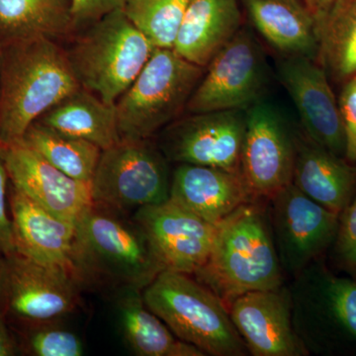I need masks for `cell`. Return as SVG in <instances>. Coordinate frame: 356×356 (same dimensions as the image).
Instances as JSON below:
<instances>
[{"mask_svg":"<svg viewBox=\"0 0 356 356\" xmlns=\"http://www.w3.org/2000/svg\"><path fill=\"white\" fill-rule=\"evenodd\" d=\"M81 88L67 51L48 37L9 42L0 65V147L20 142L42 115Z\"/></svg>","mask_w":356,"mask_h":356,"instance_id":"obj_1","label":"cell"},{"mask_svg":"<svg viewBox=\"0 0 356 356\" xmlns=\"http://www.w3.org/2000/svg\"><path fill=\"white\" fill-rule=\"evenodd\" d=\"M165 270L134 217L92 203L76 222L72 271L81 285L143 291Z\"/></svg>","mask_w":356,"mask_h":356,"instance_id":"obj_2","label":"cell"},{"mask_svg":"<svg viewBox=\"0 0 356 356\" xmlns=\"http://www.w3.org/2000/svg\"><path fill=\"white\" fill-rule=\"evenodd\" d=\"M283 273L268 212L254 200L217 224L209 257L193 276L229 307L245 293L282 286Z\"/></svg>","mask_w":356,"mask_h":356,"instance_id":"obj_3","label":"cell"},{"mask_svg":"<svg viewBox=\"0 0 356 356\" xmlns=\"http://www.w3.org/2000/svg\"><path fill=\"white\" fill-rule=\"evenodd\" d=\"M149 309L181 341L211 356H245L228 307L189 274L165 270L143 290Z\"/></svg>","mask_w":356,"mask_h":356,"instance_id":"obj_4","label":"cell"},{"mask_svg":"<svg viewBox=\"0 0 356 356\" xmlns=\"http://www.w3.org/2000/svg\"><path fill=\"white\" fill-rule=\"evenodd\" d=\"M154 49L118 9L90 24L67 56L81 88L115 105L139 76Z\"/></svg>","mask_w":356,"mask_h":356,"instance_id":"obj_5","label":"cell"},{"mask_svg":"<svg viewBox=\"0 0 356 356\" xmlns=\"http://www.w3.org/2000/svg\"><path fill=\"white\" fill-rule=\"evenodd\" d=\"M203 72L204 67L173 49H154L139 76L115 103L121 140H149L177 120Z\"/></svg>","mask_w":356,"mask_h":356,"instance_id":"obj_6","label":"cell"},{"mask_svg":"<svg viewBox=\"0 0 356 356\" xmlns=\"http://www.w3.org/2000/svg\"><path fill=\"white\" fill-rule=\"evenodd\" d=\"M292 324L309 353L356 346V280L312 262L294 276Z\"/></svg>","mask_w":356,"mask_h":356,"instance_id":"obj_7","label":"cell"},{"mask_svg":"<svg viewBox=\"0 0 356 356\" xmlns=\"http://www.w3.org/2000/svg\"><path fill=\"white\" fill-rule=\"evenodd\" d=\"M168 159L147 140H123L100 154L90 181L95 205L134 212L170 199Z\"/></svg>","mask_w":356,"mask_h":356,"instance_id":"obj_8","label":"cell"},{"mask_svg":"<svg viewBox=\"0 0 356 356\" xmlns=\"http://www.w3.org/2000/svg\"><path fill=\"white\" fill-rule=\"evenodd\" d=\"M81 286L67 267L15 252L4 257L0 273V312L11 327L58 321L79 305Z\"/></svg>","mask_w":356,"mask_h":356,"instance_id":"obj_9","label":"cell"},{"mask_svg":"<svg viewBox=\"0 0 356 356\" xmlns=\"http://www.w3.org/2000/svg\"><path fill=\"white\" fill-rule=\"evenodd\" d=\"M187 102L191 113L247 110L261 100L266 84L264 55L254 36L241 29L207 65Z\"/></svg>","mask_w":356,"mask_h":356,"instance_id":"obj_10","label":"cell"},{"mask_svg":"<svg viewBox=\"0 0 356 356\" xmlns=\"http://www.w3.org/2000/svg\"><path fill=\"white\" fill-rule=\"evenodd\" d=\"M268 199L281 267L283 273L297 275L334 243L341 215L308 197L292 182Z\"/></svg>","mask_w":356,"mask_h":356,"instance_id":"obj_11","label":"cell"},{"mask_svg":"<svg viewBox=\"0 0 356 356\" xmlns=\"http://www.w3.org/2000/svg\"><path fill=\"white\" fill-rule=\"evenodd\" d=\"M163 129L159 147L168 161L241 173L245 110L191 113Z\"/></svg>","mask_w":356,"mask_h":356,"instance_id":"obj_12","label":"cell"},{"mask_svg":"<svg viewBox=\"0 0 356 356\" xmlns=\"http://www.w3.org/2000/svg\"><path fill=\"white\" fill-rule=\"evenodd\" d=\"M295 156L296 136L271 105L259 100L245 110L241 175L254 198L291 184Z\"/></svg>","mask_w":356,"mask_h":356,"instance_id":"obj_13","label":"cell"},{"mask_svg":"<svg viewBox=\"0 0 356 356\" xmlns=\"http://www.w3.org/2000/svg\"><path fill=\"white\" fill-rule=\"evenodd\" d=\"M281 83L295 103L306 137L346 159V135L339 102L325 70L315 60L284 57L278 65Z\"/></svg>","mask_w":356,"mask_h":356,"instance_id":"obj_14","label":"cell"},{"mask_svg":"<svg viewBox=\"0 0 356 356\" xmlns=\"http://www.w3.org/2000/svg\"><path fill=\"white\" fill-rule=\"evenodd\" d=\"M153 243L166 270L193 275L207 261L217 225L205 221L168 199L133 215Z\"/></svg>","mask_w":356,"mask_h":356,"instance_id":"obj_15","label":"cell"},{"mask_svg":"<svg viewBox=\"0 0 356 356\" xmlns=\"http://www.w3.org/2000/svg\"><path fill=\"white\" fill-rule=\"evenodd\" d=\"M232 322L254 356H307L292 324L289 287L241 295L228 307Z\"/></svg>","mask_w":356,"mask_h":356,"instance_id":"obj_16","label":"cell"},{"mask_svg":"<svg viewBox=\"0 0 356 356\" xmlns=\"http://www.w3.org/2000/svg\"><path fill=\"white\" fill-rule=\"evenodd\" d=\"M10 184L60 219L76 222L92 204L90 184L60 172L21 143L0 147Z\"/></svg>","mask_w":356,"mask_h":356,"instance_id":"obj_17","label":"cell"},{"mask_svg":"<svg viewBox=\"0 0 356 356\" xmlns=\"http://www.w3.org/2000/svg\"><path fill=\"white\" fill-rule=\"evenodd\" d=\"M170 200L217 225L243 204L257 198L241 173L179 163L172 175Z\"/></svg>","mask_w":356,"mask_h":356,"instance_id":"obj_18","label":"cell"},{"mask_svg":"<svg viewBox=\"0 0 356 356\" xmlns=\"http://www.w3.org/2000/svg\"><path fill=\"white\" fill-rule=\"evenodd\" d=\"M8 203L17 252L39 264L72 270L76 222L44 210L15 188L10 180Z\"/></svg>","mask_w":356,"mask_h":356,"instance_id":"obj_19","label":"cell"},{"mask_svg":"<svg viewBox=\"0 0 356 356\" xmlns=\"http://www.w3.org/2000/svg\"><path fill=\"white\" fill-rule=\"evenodd\" d=\"M292 184L308 197L341 215L356 193V168L306 136H296Z\"/></svg>","mask_w":356,"mask_h":356,"instance_id":"obj_20","label":"cell"},{"mask_svg":"<svg viewBox=\"0 0 356 356\" xmlns=\"http://www.w3.org/2000/svg\"><path fill=\"white\" fill-rule=\"evenodd\" d=\"M241 29L238 0H191L173 50L192 64L206 67Z\"/></svg>","mask_w":356,"mask_h":356,"instance_id":"obj_21","label":"cell"},{"mask_svg":"<svg viewBox=\"0 0 356 356\" xmlns=\"http://www.w3.org/2000/svg\"><path fill=\"white\" fill-rule=\"evenodd\" d=\"M252 25L284 57L316 60L315 15L303 0H241Z\"/></svg>","mask_w":356,"mask_h":356,"instance_id":"obj_22","label":"cell"},{"mask_svg":"<svg viewBox=\"0 0 356 356\" xmlns=\"http://www.w3.org/2000/svg\"><path fill=\"white\" fill-rule=\"evenodd\" d=\"M58 132L92 143L102 151L121 140L115 105L79 88L37 120Z\"/></svg>","mask_w":356,"mask_h":356,"instance_id":"obj_23","label":"cell"},{"mask_svg":"<svg viewBox=\"0 0 356 356\" xmlns=\"http://www.w3.org/2000/svg\"><path fill=\"white\" fill-rule=\"evenodd\" d=\"M123 336L131 350L140 356H205L185 343L147 308L143 291L122 289L117 301Z\"/></svg>","mask_w":356,"mask_h":356,"instance_id":"obj_24","label":"cell"},{"mask_svg":"<svg viewBox=\"0 0 356 356\" xmlns=\"http://www.w3.org/2000/svg\"><path fill=\"white\" fill-rule=\"evenodd\" d=\"M315 19L320 65L346 83L356 76V0H334Z\"/></svg>","mask_w":356,"mask_h":356,"instance_id":"obj_25","label":"cell"},{"mask_svg":"<svg viewBox=\"0 0 356 356\" xmlns=\"http://www.w3.org/2000/svg\"><path fill=\"white\" fill-rule=\"evenodd\" d=\"M74 27L70 0H0V36L6 43L54 39Z\"/></svg>","mask_w":356,"mask_h":356,"instance_id":"obj_26","label":"cell"},{"mask_svg":"<svg viewBox=\"0 0 356 356\" xmlns=\"http://www.w3.org/2000/svg\"><path fill=\"white\" fill-rule=\"evenodd\" d=\"M51 165L69 177L90 184L102 149L88 140L70 137L36 121L21 139Z\"/></svg>","mask_w":356,"mask_h":356,"instance_id":"obj_27","label":"cell"},{"mask_svg":"<svg viewBox=\"0 0 356 356\" xmlns=\"http://www.w3.org/2000/svg\"><path fill=\"white\" fill-rule=\"evenodd\" d=\"M191 0H128L122 10L154 48L173 49Z\"/></svg>","mask_w":356,"mask_h":356,"instance_id":"obj_28","label":"cell"},{"mask_svg":"<svg viewBox=\"0 0 356 356\" xmlns=\"http://www.w3.org/2000/svg\"><path fill=\"white\" fill-rule=\"evenodd\" d=\"M20 355L31 356H81V337L65 329L58 321L13 327Z\"/></svg>","mask_w":356,"mask_h":356,"instance_id":"obj_29","label":"cell"},{"mask_svg":"<svg viewBox=\"0 0 356 356\" xmlns=\"http://www.w3.org/2000/svg\"><path fill=\"white\" fill-rule=\"evenodd\" d=\"M334 243V255L339 266L356 280V193L339 216Z\"/></svg>","mask_w":356,"mask_h":356,"instance_id":"obj_30","label":"cell"},{"mask_svg":"<svg viewBox=\"0 0 356 356\" xmlns=\"http://www.w3.org/2000/svg\"><path fill=\"white\" fill-rule=\"evenodd\" d=\"M339 107L346 135V159L356 163V76L344 83Z\"/></svg>","mask_w":356,"mask_h":356,"instance_id":"obj_31","label":"cell"},{"mask_svg":"<svg viewBox=\"0 0 356 356\" xmlns=\"http://www.w3.org/2000/svg\"><path fill=\"white\" fill-rule=\"evenodd\" d=\"M128 0H70L72 23L90 25L107 14L123 9Z\"/></svg>","mask_w":356,"mask_h":356,"instance_id":"obj_32","label":"cell"},{"mask_svg":"<svg viewBox=\"0 0 356 356\" xmlns=\"http://www.w3.org/2000/svg\"><path fill=\"white\" fill-rule=\"evenodd\" d=\"M9 175L0 156V250L8 257L17 252L8 203Z\"/></svg>","mask_w":356,"mask_h":356,"instance_id":"obj_33","label":"cell"},{"mask_svg":"<svg viewBox=\"0 0 356 356\" xmlns=\"http://www.w3.org/2000/svg\"><path fill=\"white\" fill-rule=\"evenodd\" d=\"M19 355L20 348L17 337L3 314L0 312V356Z\"/></svg>","mask_w":356,"mask_h":356,"instance_id":"obj_34","label":"cell"},{"mask_svg":"<svg viewBox=\"0 0 356 356\" xmlns=\"http://www.w3.org/2000/svg\"><path fill=\"white\" fill-rule=\"evenodd\" d=\"M334 1V0H318V8L317 11H316V13H317L318 11L324 10V9L327 8V6H331Z\"/></svg>","mask_w":356,"mask_h":356,"instance_id":"obj_35","label":"cell"},{"mask_svg":"<svg viewBox=\"0 0 356 356\" xmlns=\"http://www.w3.org/2000/svg\"><path fill=\"white\" fill-rule=\"evenodd\" d=\"M305 2L306 6L310 8L312 13L315 15L316 11H317L318 8V0H303Z\"/></svg>","mask_w":356,"mask_h":356,"instance_id":"obj_36","label":"cell"},{"mask_svg":"<svg viewBox=\"0 0 356 356\" xmlns=\"http://www.w3.org/2000/svg\"><path fill=\"white\" fill-rule=\"evenodd\" d=\"M4 257H6V255L2 254L1 250H0V273H1L2 266H3Z\"/></svg>","mask_w":356,"mask_h":356,"instance_id":"obj_37","label":"cell"},{"mask_svg":"<svg viewBox=\"0 0 356 356\" xmlns=\"http://www.w3.org/2000/svg\"><path fill=\"white\" fill-rule=\"evenodd\" d=\"M2 47H3V44L0 43V65H1Z\"/></svg>","mask_w":356,"mask_h":356,"instance_id":"obj_38","label":"cell"}]
</instances>
